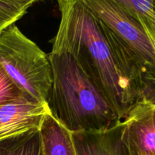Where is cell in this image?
<instances>
[{
	"label": "cell",
	"instance_id": "cell-11",
	"mask_svg": "<svg viewBox=\"0 0 155 155\" xmlns=\"http://www.w3.org/2000/svg\"><path fill=\"white\" fill-rule=\"evenodd\" d=\"M23 99L30 101L21 92L0 64V105Z\"/></svg>",
	"mask_w": 155,
	"mask_h": 155
},
{
	"label": "cell",
	"instance_id": "cell-10",
	"mask_svg": "<svg viewBox=\"0 0 155 155\" xmlns=\"http://www.w3.org/2000/svg\"><path fill=\"white\" fill-rule=\"evenodd\" d=\"M36 0H0V33L27 13Z\"/></svg>",
	"mask_w": 155,
	"mask_h": 155
},
{
	"label": "cell",
	"instance_id": "cell-3",
	"mask_svg": "<svg viewBox=\"0 0 155 155\" xmlns=\"http://www.w3.org/2000/svg\"><path fill=\"white\" fill-rule=\"evenodd\" d=\"M0 64L28 99L46 104L52 84L48 55L15 24L0 33Z\"/></svg>",
	"mask_w": 155,
	"mask_h": 155
},
{
	"label": "cell",
	"instance_id": "cell-5",
	"mask_svg": "<svg viewBox=\"0 0 155 155\" xmlns=\"http://www.w3.org/2000/svg\"><path fill=\"white\" fill-rule=\"evenodd\" d=\"M122 121L130 155H155V99L142 98Z\"/></svg>",
	"mask_w": 155,
	"mask_h": 155
},
{
	"label": "cell",
	"instance_id": "cell-9",
	"mask_svg": "<svg viewBox=\"0 0 155 155\" xmlns=\"http://www.w3.org/2000/svg\"><path fill=\"white\" fill-rule=\"evenodd\" d=\"M0 155H43L39 130L1 141Z\"/></svg>",
	"mask_w": 155,
	"mask_h": 155
},
{
	"label": "cell",
	"instance_id": "cell-7",
	"mask_svg": "<svg viewBox=\"0 0 155 155\" xmlns=\"http://www.w3.org/2000/svg\"><path fill=\"white\" fill-rule=\"evenodd\" d=\"M120 120L109 128L72 133L76 155H130Z\"/></svg>",
	"mask_w": 155,
	"mask_h": 155
},
{
	"label": "cell",
	"instance_id": "cell-13",
	"mask_svg": "<svg viewBox=\"0 0 155 155\" xmlns=\"http://www.w3.org/2000/svg\"><path fill=\"white\" fill-rule=\"evenodd\" d=\"M154 99H155V97H154Z\"/></svg>",
	"mask_w": 155,
	"mask_h": 155
},
{
	"label": "cell",
	"instance_id": "cell-8",
	"mask_svg": "<svg viewBox=\"0 0 155 155\" xmlns=\"http://www.w3.org/2000/svg\"><path fill=\"white\" fill-rule=\"evenodd\" d=\"M43 155H76L72 133L61 125L50 113L39 128Z\"/></svg>",
	"mask_w": 155,
	"mask_h": 155
},
{
	"label": "cell",
	"instance_id": "cell-2",
	"mask_svg": "<svg viewBox=\"0 0 155 155\" xmlns=\"http://www.w3.org/2000/svg\"><path fill=\"white\" fill-rule=\"evenodd\" d=\"M52 84L47 106L49 113L71 133L109 128L121 120L103 92L68 53L48 55Z\"/></svg>",
	"mask_w": 155,
	"mask_h": 155
},
{
	"label": "cell",
	"instance_id": "cell-1",
	"mask_svg": "<svg viewBox=\"0 0 155 155\" xmlns=\"http://www.w3.org/2000/svg\"><path fill=\"white\" fill-rule=\"evenodd\" d=\"M61 21L51 53L71 54L121 120L143 95L127 78L98 18L83 0H59Z\"/></svg>",
	"mask_w": 155,
	"mask_h": 155
},
{
	"label": "cell",
	"instance_id": "cell-12",
	"mask_svg": "<svg viewBox=\"0 0 155 155\" xmlns=\"http://www.w3.org/2000/svg\"><path fill=\"white\" fill-rule=\"evenodd\" d=\"M142 27L144 30V31L145 32V33L147 34L148 37L149 38L151 43L153 44L155 48V20L146 23L144 25H142Z\"/></svg>",
	"mask_w": 155,
	"mask_h": 155
},
{
	"label": "cell",
	"instance_id": "cell-6",
	"mask_svg": "<svg viewBox=\"0 0 155 155\" xmlns=\"http://www.w3.org/2000/svg\"><path fill=\"white\" fill-rule=\"evenodd\" d=\"M49 110L46 104L27 99L0 105V142L39 130Z\"/></svg>",
	"mask_w": 155,
	"mask_h": 155
},
{
	"label": "cell",
	"instance_id": "cell-4",
	"mask_svg": "<svg viewBox=\"0 0 155 155\" xmlns=\"http://www.w3.org/2000/svg\"><path fill=\"white\" fill-rule=\"evenodd\" d=\"M95 17L114 35L123 48L137 62L155 95V48L142 27L127 16L114 0H83Z\"/></svg>",
	"mask_w": 155,
	"mask_h": 155
}]
</instances>
